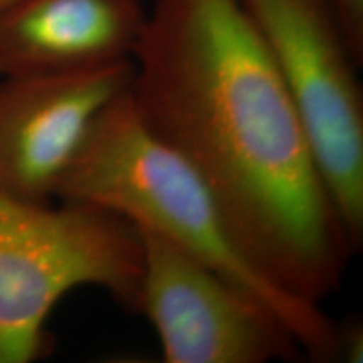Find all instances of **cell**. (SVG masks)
Listing matches in <instances>:
<instances>
[{"label":"cell","mask_w":363,"mask_h":363,"mask_svg":"<svg viewBox=\"0 0 363 363\" xmlns=\"http://www.w3.org/2000/svg\"><path fill=\"white\" fill-rule=\"evenodd\" d=\"M338 358L345 362L360 363L363 355V328L355 318L337 325Z\"/></svg>","instance_id":"9c48e42d"},{"label":"cell","mask_w":363,"mask_h":363,"mask_svg":"<svg viewBox=\"0 0 363 363\" xmlns=\"http://www.w3.org/2000/svg\"><path fill=\"white\" fill-rule=\"evenodd\" d=\"M143 247L125 217L79 202L35 203L0 190V363H30L51 347L48 320L79 286L138 313Z\"/></svg>","instance_id":"3957f363"},{"label":"cell","mask_w":363,"mask_h":363,"mask_svg":"<svg viewBox=\"0 0 363 363\" xmlns=\"http://www.w3.org/2000/svg\"><path fill=\"white\" fill-rule=\"evenodd\" d=\"M310 138L357 251L363 242V89L333 0H238Z\"/></svg>","instance_id":"277c9868"},{"label":"cell","mask_w":363,"mask_h":363,"mask_svg":"<svg viewBox=\"0 0 363 363\" xmlns=\"http://www.w3.org/2000/svg\"><path fill=\"white\" fill-rule=\"evenodd\" d=\"M133 61L61 74L0 76V190L52 203L96 116L130 89Z\"/></svg>","instance_id":"8992f818"},{"label":"cell","mask_w":363,"mask_h":363,"mask_svg":"<svg viewBox=\"0 0 363 363\" xmlns=\"http://www.w3.org/2000/svg\"><path fill=\"white\" fill-rule=\"evenodd\" d=\"M147 13L142 0H16L0 12V76L131 61Z\"/></svg>","instance_id":"52a82bcc"},{"label":"cell","mask_w":363,"mask_h":363,"mask_svg":"<svg viewBox=\"0 0 363 363\" xmlns=\"http://www.w3.org/2000/svg\"><path fill=\"white\" fill-rule=\"evenodd\" d=\"M131 61L140 120L201 177L251 264L311 305L338 291L357 247L238 0H155Z\"/></svg>","instance_id":"6da1fadb"},{"label":"cell","mask_w":363,"mask_h":363,"mask_svg":"<svg viewBox=\"0 0 363 363\" xmlns=\"http://www.w3.org/2000/svg\"><path fill=\"white\" fill-rule=\"evenodd\" d=\"M143 247L138 313L148 318L167 363H267L305 357L269 308L152 230Z\"/></svg>","instance_id":"5b68a950"},{"label":"cell","mask_w":363,"mask_h":363,"mask_svg":"<svg viewBox=\"0 0 363 363\" xmlns=\"http://www.w3.org/2000/svg\"><path fill=\"white\" fill-rule=\"evenodd\" d=\"M56 199L103 207L158 234L278 315L305 357L338 358L337 323L251 264L201 177L140 120L130 89L96 116Z\"/></svg>","instance_id":"7a4b0ae2"},{"label":"cell","mask_w":363,"mask_h":363,"mask_svg":"<svg viewBox=\"0 0 363 363\" xmlns=\"http://www.w3.org/2000/svg\"><path fill=\"white\" fill-rule=\"evenodd\" d=\"M357 54L363 57V0H333Z\"/></svg>","instance_id":"ba28073f"},{"label":"cell","mask_w":363,"mask_h":363,"mask_svg":"<svg viewBox=\"0 0 363 363\" xmlns=\"http://www.w3.org/2000/svg\"><path fill=\"white\" fill-rule=\"evenodd\" d=\"M13 2H16V0H0V12L6 11V9H7L9 6H12Z\"/></svg>","instance_id":"30bf717a"}]
</instances>
